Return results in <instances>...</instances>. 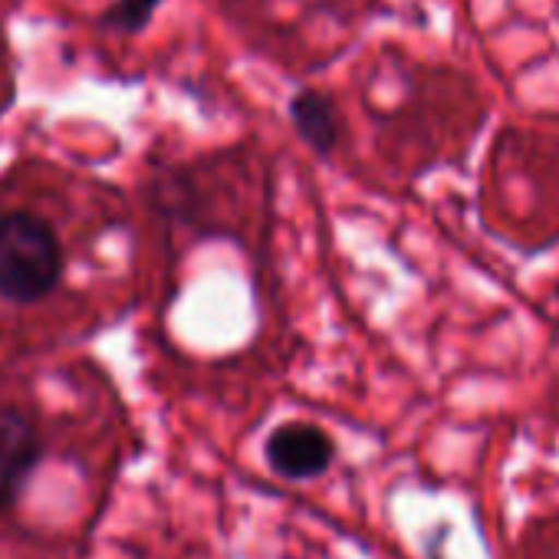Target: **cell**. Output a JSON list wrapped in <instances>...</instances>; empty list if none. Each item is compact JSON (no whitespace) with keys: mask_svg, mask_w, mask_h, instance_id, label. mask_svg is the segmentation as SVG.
<instances>
[{"mask_svg":"<svg viewBox=\"0 0 559 559\" xmlns=\"http://www.w3.org/2000/svg\"><path fill=\"white\" fill-rule=\"evenodd\" d=\"M40 461L37 425L21 412L0 405V507H11Z\"/></svg>","mask_w":559,"mask_h":559,"instance_id":"cell-3","label":"cell"},{"mask_svg":"<svg viewBox=\"0 0 559 559\" xmlns=\"http://www.w3.org/2000/svg\"><path fill=\"white\" fill-rule=\"evenodd\" d=\"M158 8L162 0H112L103 14V24L116 34H139L145 31V24L155 17Z\"/></svg>","mask_w":559,"mask_h":559,"instance_id":"cell-5","label":"cell"},{"mask_svg":"<svg viewBox=\"0 0 559 559\" xmlns=\"http://www.w3.org/2000/svg\"><path fill=\"white\" fill-rule=\"evenodd\" d=\"M63 276V250L53 227L27 211L0 214V297L11 304L44 300Z\"/></svg>","mask_w":559,"mask_h":559,"instance_id":"cell-1","label":"cell"},{"mask_svg":"<svg viewBox=\"0 0 559 559\" xmlns=\"http://www.w3.org/2000/svg\"><path fill=\"white\" fill-rule=\"evenodd\" d=\"M336 454L333 438L310 421H287L266 438V464L290 480H310L330 471Z\"/></svg>","mask_w":559,"mask_h":559,"instance_id":"cell-2","label":"cell"},{"mask_svg":"<svg viewBox=\"0 0 559 559\" xmlns=\"http://www.w3.org/2000/svg\"><path fill=\"white\" fill-rule=\"evenodd\" d=\"M290 119H294V129L300 132V139L313 152L326 155V152L336 148V142H340V119H336V109H333V103L326 96H320V93L294 96Z\"/></svg>","mask_w":559,"mask_h":559,"instance_id":"cell-4","label":"cell"}]
</instances>
